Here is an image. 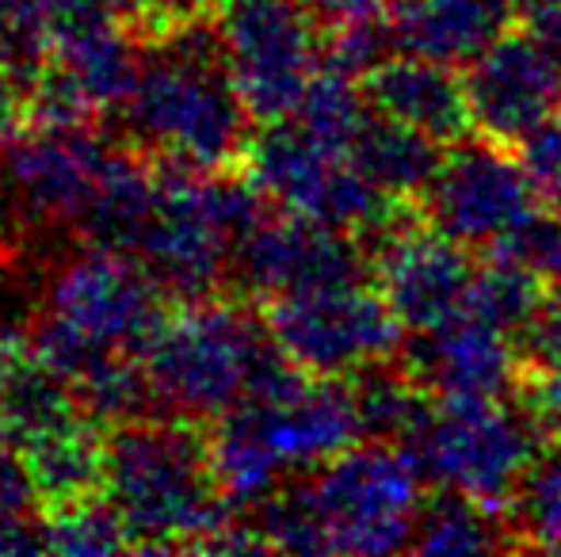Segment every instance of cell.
<instances>
[{
  "mask_svg": "<svg viewBox=\"0 0 561 557\" xmlns=\"http://www.w3.org/2000/svg\"><path fill=\"white\" fill-rule=\"evenodd\" d=\"M118 141L203 172L237 169L256 130L229 73L218 12L141 43V73L118 112Z\"/></svg>",
  "mask_w": 561,
  "mask_h": 557,
  "instance_id": "1",
  "label": "cell"
},
{
  "mask_svg": "<svg viewBox=\"0 0 561 557\" xmlns=\"http://www.w3.org/2000/svg\"><path fill=\"white\" fill-rule=\"evenodd\" d=\"M134 554L195 550L233 520L215 469L210 423L141 417L107 428V485Z\"/></svg>",
  "mask_w": 561,
  "mask_h": 557,
  "instance_id": "2",
  "label": "cell"
},
{
  "mask_svg": "<svg viewBox=\"0 0 561 557\" xmlns=\"http://www.w3.org/2000/svg\"><path fill=\"white\" fill-rule=\"evenodd\" d=\"M275 336L260 302L222 294L210 302L172 305L169 321L146 348L161 417L215 423L249 402L252 374Z\"/></svg>",
  "mask_w": 561,
  "mask_h": 557,
  "instance_id": "3",
  "label": "cell"
},
{
  "mask_svg": "<svg viewBox=\"0 0 561 557\" xmlns=\"http://www.w3.org/2000/svg\"><path fill=\"white\" fill-rule=\"evenodd\" d=\"M542 443L539 423L516 397H481L436 402L405 451L428 489L462 492L504 512Z\"/></svg>",
  "mask_w": 561,
  "mask_h": 557,
  "instance_id": "4",
  "label": "cell"
},
{
  "mask_svg": "<svg viewBox=\"0 0 561 557\" xmlns=\"http://www.w3.org/2000/svg\"><path fill=\"white\" fill-rule=\"evenodd\" d=\"M306 477L329 554L413 550L428 485L405 446L359 439Z\"/></svg>",
  "mask_w": 561,
  "mask_h": 557,
  "instance_id": "5",
  "label": "cell"
},
{
  "mask_svg": "<svg viewBox=\"0 0 561 557\" xmlns=\"http://www.w3.org/2000/svg\"><path fill=\"white\" fill-rule=\"evenodd\" d=\"M279 348L318 379H352L398 359L409 328L375 279L295 290L260 305Z\"/></svg>",
  "mask_w": 561,
  "mask_h": 557,
  "instance_id": "6",
  "label": "cell"
},
{
  "mask_svg": "<svg viewBox=\"0 0 561 557\" xmlns=\"http://www.w3.org/2000/svg\"><path fill=\"white\" fill-rule=\"evenodd\" d=\"M226 61L256 127L295 119L321 61V23L306 0H222Z\"/></svg>",
  "mask_w": 561,
  "mask_h": 557,
  "instance_id": "7",
  "label": "cell"
},
{
  "mask_svg": "<svg viewBox=\"0 0 561 557\" xmlns=\"http://www.w3.org/2000/svg\"><path fill=\"white\" fill-rule=\"evenodd\" d=\"M370 279L409 333L436 328L466 310L478 279V248L439 230L421 202H401L367 241Z\"/></svg>",
  "mask_w": 561,
  "mask_h": 557,
  "instance_id": "8",
  "label": "cell"
},
{
  "mask_svg": "<svg viewBox=\"0 0 561 557\" xmlns=\"http://www.w3.org/2000/svg\"><path fill=\"white\" fill-rule=\"evenodd\" d=\"M157 210L134 260L153 276L172 305L233 294L237 248L203 202V169L176 156H153Z\"/></svg>",
  "mask_w": 561,
  "mask_h": 557,
  "instance_id": "9",
  "label": "cell"
},
{
  "mask_svg": "<svg viewBox=\"0 0 561 557\" xmlns=\"http://www.w3.org/2000/svg\"><path fill=\"white\" fill-rule=\"evenodd\" d=\"M421 207L444 233L485 253L542 199L516 149L470 135L447 146Z\"/></svg>",
  "mask_w": 561,
  "mask_h": 557,
  "instance_id": "10",
  "label": "cell"
},
{
  "mask_svg": "<svg viewBox=\"0 0 561 557\" xmlns=\"http://www.w3.org/2000/svg\"><path fill=\"white\" fill-rule=\"evenodd\" d=\"M46 310L112 348L146 356L169 321L172 302L134 256L84 248L50 276Z\"/></svg>",
  "mask_w": 561,
  "mask_h": 557,
  "instance_id": "11",
  "label": "cell"
},
{
  "mask_svg": "<svg viewBox=\"0 0 561 557\" xmlns=\"http://www.w3.org/2000/svg\"><path fill=\"white\" fill-rule=\"evenodd\" d=\"M363 279H370V260L367 245L355 233L275 207L272 218L237 253L233 294L264 305L295 290Z\"/></svg>",
  "mask_w": 561,
  "mask_h": 557,
  "instance_id": "12",
  "label": "cell"
},
{
  "mask_svg": "<svg viewBox=\"0 0 561 557\" xmlns=\"http://www.w3.org/2000/svg\"><path fill=\"white\" fill-rule=\"evenodd\" d=\"M112 141L115 138L100 127H31L0 156V192H4L15 225H69L73 230L112 153Z\"/></svg>",
  "mask_w": 561,
  "mask_h": 557,
  "instance_id": "13",
  "label": "cell"
},
{
  "mask_svg": "<svg viewBox=\"0 0 561 557\" xmlns=\"http://www.w3.org/2000/svg\"><path fill=\"white\" fill-rule=\"evenodd\" d=\"M401 363L436 402L516 397L524 348L512 333L462 310L436 328L405 336Z\"/></svg>",
  "mask_w": 561,
  "mask_h": 557,
  "instance_id": "14",
  "label": "cell"
},
{
  "mask_svg": "<svg viewBox=\"0 0 561 557\" xmlns=\"http://www.w3.org/2000/svg\"><path fill=\"white\" fill-rule=\"evenodd\" d=\"M473 135L519 146L539 123L561 115V58L512 27L466 66Z\"/></svg>",
  "mask_w": 561,
  "mask_h": 557,
  "instance_id": "15",
  "label": "cell"
},
{
  "mask_svg": "<svg viewBox=\"0 0 561 557\" xmlns=\"http://www.w3.org/2000/svg\"><path fill=\"white\" fill-rule=\"evenodd\" d=\"M218 420H229L237 431H244L287 477L310 474L363 439L347 379H313L290 402L237 405Z\"/></svg>",
  "mask_w": 561,
  "mask_h": 557,
  "instance_id": "16",
  "label": "cell"
},
{
  "mask_svg": "<svg viewBox=\"0 0 561 557\" xmlns=\"http://www.w3.org/2000/svg\"><path fill=\"white\" fill-rule=\"evenodd\" d=\"M359 84L378 115H390L444 146L473 135L470 92H466V73H458V66L393 50Z\"/></svg>",
  "mask_w": 561,
  "mask_h": 557,
  "instance_id": "17",
  "label": "cell"
},
{
  "mask_svg": "<svg viewBox=\"0 0 561 557\" xmlns=\"http://www.w3.org/2000/svg\"><path fill=\"white\" fill-rule=\"evenodd\" d=\"M157 210V169L153 156L138 146L112 141L100 179L92 187L89 202L77 214L73 237L96 253L134 256L146 237V225Z\"/></svg>",
  "mask_w": 561,
  "mask_h": 557,
  "instance_id": "18",
  "label": "cell"
},
{
  "mask_svg": "<svg viewBox=\"0 0 561 557\" xmlns=\"http://www.w3.org/2000/svg\"><path fill=\"white\" fill-rule=\"evenodd\" d=\"M516 27V0H401L393 46L466 69Z\"/></svg>",
  "mask_w": 561,
  "mask_h": 557,
  "instance_id": "19",
  "label": "cell"
},
{
  "mask_svg": "<svg viewBox=\"0 0 561 557\" xmlns=\"http://www.w3.org/2000/svg\"><path fill=\"white\" fill-rule=\"evenodd\" d=\"M43 512H58L77 500L100 497L107 485V428L77 417L61 428L15 446Z\"/></svg>",
  "mask_w": 561,
  "mask_h": 557,
  "instance_id": "20",
  "label": "cell"
},
{
  "mask_svg": "<svg viewBox=\"0 0 561 557\" xmlns=\"http://www.w3.org/2000/svg\"><path fill=\"white\" fill-rule=\"evenodd\" d=\"M444 153H447L444 141L421 135V130L405 127V123L390 119V115H378L375 107H370V119L363 123L355 146L347 149V156L386 195H393L401 202H421V195L428 192Z\"/></svg>",
  "mask_w": 561,
  "mask_h": 557,
  "instance_id": "21",
  "label": "cell"
},
{
  "mask_svg": "<svg viewBox=\"0 0 561 557\" xmlns=\"http://www.w3.org/2000/svg\"><path fill=\"white\" fill-rule=\"evenodd\" d=\"M77 417L84 413L77 405L73 386L54 367H46L31 351V344H20L0 374V423L8 428L12 443L20 446Z\"/></svg>",
  "mask_w": 561,
  "mask_h": 557,
  "instance_id": "22",
  "label": "cell"
},
{
  "mask_svg": "<svg viewBox=\"0 0 561 557\" xmlns=\"http://www.w3.org/2000/svg\"><path fill=\"white\" fill-rule=\"evenodd\" d=\"M347 386L355 397L363 439H378V443L409 446L436 409V397L409 374L401 356L352 374Z\"/></svg>",
  "mask_w": 561,
  "mask_h": 557,
  "instance_id": "23",
  "label": "cell"
},
{
  "mask_svg": "<svg viewBox=\"0 0 561 557\" xmlns=\"http://www.w3.org/2000/svg\"><path fill=\"white\" fill-rule=\"evenodd\" d=\"M413 550L421 554H504L516 550L508 515L450 489H432L416 520Z\"/></svg>",
  "mask_w": 561,
  "mask_h": 557,
  "instance_id": "24",
  "label": "cell"
},
{
  "mask_svg": "<svg viewBox=\"0 0 561 557\" xmlns=\"http://www.w3.org/2000/svg\"><path fill=\"white\" fill-rule=\"evenodd\" d=\"M547 305L550 282L539 271L524 268L516 260H504V256H485V264L478 268V279H473L466 310L485 317L489 325L512 333L516 340H524Z\"/></svg>",
  "mask_w": 561,
  "mask_h": 557,
  "instance_id": "25",
  "label": "cell"
},
{
  "mask_svg": "<svg viewBox=\"0 0 561 557\" xmlns=\"http://www.w3.org/2000/svg\"><path fill=\"white\" fill-rule=\"evenodd\" d=\"M516 554H561V443H542L504 508Z\"/></svg>",
  "mask_w": 561,
  "mask_h": 557,
  "instance_id": "26",
  "label": "cell"
},
{
  "mask_svg": "<svg viewBox=\"0 0 561 557\" xmlns=\"http://www.w3.org/2000/svg\"><path fill=\"white\" fill-rule=\"evenodd\" d=\"M295 119L306 135L318 138L325 149L347 156V149L359 138L363 123L370 119V104L355 77L340 73V69H329V66H318V73H313Z\"/></svg>",
  "mask_w": 561,
  "mask_h": 557,
  "instance_id": "27",
  "label": "cell"
},
{
  "mask_svg": "<svg viewBox=\"0 0 561 557\" xmlns=\"http://www.w3.org/2000/svg\"><path fill=\"white\" fill-rule=\"evenodd\" d=\"M46 543H50L54 554H73V557L130 550L123 520H118L115 504L104 492L89 500H77L69 508H58V512H46Z\"/></svg>",
  "mask_w": 561,
  "mask_h": 557,
  "instance_id": "28",
  "label": "cell"
},
{
  "mask_svg": "<svg viewBox=\"0 0 561 557\" xmlns=\"http://www.w3.org/2000/svg\"><path fill=\"white\" fill-rule=\"evenodd\" d=\"M50 58L54 38L38 0H0V69L31 92Z\"/></svg>",
  "mask_w": 561,
  "mask_h": 557,
  "instance_id": "29",
  "label": "cell"
},
{
  "mask_svg": "<svg viewBox=\"0 0 561 557\" xmlns=\"http://www.w3.org/2000/svg\"><path fill=\"white\" fill-rule=\"evenodd\" d=\"M46 512L20 454L0 459V554H46Z\"/></svg>",
  "mask_w": 561,
  "mask_h": 557,
  "instance_id": "30",
  "label": "cell"
},
{
  "mask_svg": "<svg viewBox=\"0 0 561 557\" xmlns=\"http://www.w3.org/2000/svg\"><path fill=\"white\" fill-rule=\"evenodd\" d=\"M218 4L222 0H118V15L138 43H153V38L172 35L184 23L215 15Z\"/></svg>",
  "mask_w": 561,
  "mask_h": 557,
  "instance_id": "31",
  "label": "cell"
},
{
  "mask_svg": "<svg viewBox=\"0 0 561 557\" xmlns=\"http://www.w3.org/2000/svg\"><path fill=\"white\" fill-rule=\"evenodd\" d=\"M516 153H519V161H524L539 199L547 202V207L561 210V115L539 123L531 135L519 138Z\"/></svg>",
  "mask_w": 561,
  "mask_h": 557,
  "instance_id": "32",
  "label": "cell"
},
{
  "mask_svg": "<svg viewBox=\"0 0 561 557\" xmlns=\"http://www.w3.org/2000/svg\"><path fill=\"white\" fill-rule=\"evenodd\" d=\"M516 402L539 423L547 443H561V363H527L524 359Z\"/></svg>",
  "mask_w": 561,
  "mask_h": 557,
  "instance_id": "33",
  "label": "cell"
},
{
  "mask_svg": "<svg viewBox=\"0 0 561 557\" xmlns=\"http://www.w3.org/2000/svg\"><path fill=\"white\" fill-rule=\"evenodd\" d=\"M38 8H43V20L50 27L54 46L73 35H84L92 27L123 20L118 15V0H38Z\"/></svg>",
  "mask_w": 561,
  "mask_h": 557,
  "instance_id": "34",
  "label": "cell"
},
{
  "mask_svg": "<svg viewBox=\"0 0 561 557\" xmlns=\"http://www.w3.org/2000/svg\"><path fill=\"white\" fill-rule=\"evenodd\" d=\"M38 313H31V302L23 298L20 271L0 268V348H12L31 336Z\"/></svg>",
  "mask_w": 561,
  "mask_h": 557,
  "instance_id": "35",
  "label": "cell"
},
{
  "mask_svg": "<svg viewBox=\"0 0 561 557\" xmlns=\"http://www.w3.org/2000/svg\"><path fill=\"white\" fill-rule=\"evenodd\" d=\"M31 130V100L27 89L12 73L0 69V156Z\"/></svg>",
  "mask_w": 561,
  "mask_h": 557,
  "instance_id": "36",
  "label": "cell"
},
{
  "mask_svg": "<svg viewBox=\"0 0 561 557\" xmlns=\"http://www.w3.org/2000/svg\"><path fill=\"white\" fill-rule=\"evenodd\" d=\"M516 27L561 58V0H516Z\"/></svg>",
  "mask_w": 561,
  "mask_h": 557,
  "instance_id": "37",
  "label": "cell"
},
{
  "mask_svg": "<svg viewBox=\"0 0 561 557\" xmlns=\"http://www.w3.org/2000/svg\"><path fill=\"white\" fill-rule=\"evenodd\" d=\"M318 15L321 27H336V23H355V20H378L390 15L398 8V0H306Z\"/></svg>",
  "mask_w": 561,
  "mask_h": 557,
  "instance_id": "38",
  "label": "cell"
},
{
  "mask_svg": "<svg viewBox=\"0 0 561 557\" xmlns=\"http://www.w3.org/2000/svg\"><path fill=\"white\" fill-rule=\"evenodd\" d=\"M15 451V443H12V436H8V428L0 423V459H8V454Z\"/></svg>",
  "mask_w": 561,
  "mask_h": 557,
  "instance_id": "39",
  "label": "cell"
},
{
  "mask_svg": "<svg viewBox=\"0 0 561 557\" xmlns=\"http://www.w3.org/2000/svg\"><path fill=\"white\" fill-rule=\"evenodd\" d=\"M398 4H401V0H398Z\"/></svg>",
  "mask_w": 561,
  "mask_h": 557,
  "instance_id": "40",
  "label": "cell"
}]
</instances>
